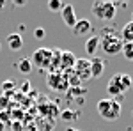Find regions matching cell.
I'll use <instances>...</instances> for the list:
<instances>
[{
    "label": "cell",
    "instance_id": "3957f363",
    "mask_svg": "<svg viewBox=\"0 0 133 131\" xmlns=\"http://www.w3.org/2000/svg\"><path fill=\"white\" fill-rule=\"evenodd\" d=\"M92 14L101 21H110L115 18V12H117V5L114 2H107V0H98L92 4Z\"/></svg>",
    "mask_w": 133,
    "mask_h": 131
},
{
    "label": "cell",
    "instance_id": "277c9868",
    "mask_svg": "<svg viewBox=\"0 0 133 131\" xmlns=\"http://www.w3.org/2000/svg\"><path fill=\"white\" fill-rule=\"evenodd\" d=\"M51 51L50 48H37V50L32 53V66L39 67V69H48L50 67V62H51Z\"/></svg>",
    "mask_w": 133,
    "mask_h": 131
},
{
    "label": "cell",
    "instance_id": "4fadbf2b",
    "mask_svg": "<svg viewBox=\"0 0 133 131\" xmlns=\"http://www.w3.org/2000/svg\"><path fill=\"white\" fill-rule=\"evenodd\" d=\"M7 46H9L12 51H18L21 50V46H23V39H21V36L20 34H9L7 36Z\"/></svg>",
    "mask_w": 133,
    "mask_h": 131
},
{
    "label": "cell",
    "instance_id": "4316f807",
    "mask_svg": "<svg viewBox=\"0 0 133 131\" xmlns=\"http://www.w3.org/2000/svg\"><path fill=\"white\" fill-rule=\"evenodd\" d=\"M131 21H133V20H131Z\"/></svg>",
    "mask_w": 133,
    "mask_h": 131
},
{
    "label": "cell",
    "instance_id": "8992f818",
    "mask_svg": "<svg viewBox=\"0 0 133 131\" xmlns=\"http://www.w3.org/2000/svg\"><path fill=\"white\" fill-rule=\"evenodd\" d=\"M73 73L78 76L80 81H87L91 78V60L89 59H76V64L73 67Z\"/></svg>",
    "mask_w": 133,
    "mask_h": 131
},
{
    "label": "cell",
    "instance_id": "52a82bcc",
    "mask_svg": "<svg viewBox=\"0 0 133 131\" xmlns=\"http://www.w3.org/2000/svg\"><path fill=\"white\" fill-rule=\"evenodd\" d=\"M107 92L112 96V99L115 98H119V96H123V87H121V78H119V74H114L112 78L108 80L107 83Z\"/></svg>",
    "mask_w": 133,
    "mask_h": 131
},
{
    "label": "cell",
    "instance_id": "30bf717a",
    "mask_svg": "<svg viewBox=\"0 0 133 131\" xmlns=\"http://www.w3.org/2000/svg\"><path fill=\"white\" fill-rule=\"evenodd\" d=\"M71 30L76 37H82V36L89 34V32L92 30V25H91L89 20H76V23H75V27H73Z\"/></svg>",
    "mask_w": 133,
    "mask_h": 131
},
{
    "label": "cell",
    "instance_id": "9c48e42d",
    "mask_svg": "<svg viewBox=\"0 0 133 131\" xmlns=\"http://www.w3.org/2000/svg\"><path fill=\"white\" fill-rule=\"evenodd\" d=\"M61 14H62V20L64 23L73 29L75 27V23H76V14H75V7H73L71 4H64V7L61 9Z\"/></svg>",
    "mask_w": 133,
    "mask_h": 131
},
{
    "label": "cell",
    "instance_id": "7a4b0ae2",
    "mask_svg": "<svg viewBox=\"0 0 133 131\" xmlns=\"http://www.w3.org/2000/svg\"><path fill=\"white\" fill-rule=\"evenodd\" d=\"M96 110L99 113V117L105 121H117L119 115H121V103H117L112 98H107V99H99L96 105Z\"/></svg>",
    "mask_w": 133,
    "mask_h": 131
},
{
    "label": "cell",
    "instance_id": "484cf974",
    "mask_svg": "<svg viewBox=\"0 0 133 131\" xmlns=\"http://www.w3.org/2000/svg\"><path fill=\"white\" fill-rule=\"evenodd\" d=\"M0 48H2V44H0Z\"/></svg>",
    "mask_w": 133,
    "mask_h": 131
},
{
    "label": "cell",
    "instance_id": "cb8c5ba5",
    "mask_svg": "<svg viewBox=\"0 0 133 131\" xmlns=\"http://www.w3.org/2000/svg\"><path fill=\"white\" fill-rule=\"evenodd\" d=\"M66 131H80V129H76V128H66Z\"/></svg>",
    "mask_w": 133,
    "mask_h": 131
},
{
    "label": "cell",
    "instance_id": "ba28073f",
    "mask_svg": "<svg viewBox=\"0 0 133 131\" xmlns=\"http://www.w3.org/2000/svg\"><path fill=\"white\" fill-rule=\"evenodd\" d=\"M75 64H76V57H75V53H71V51H62V55H61V67H59V71H61V73L71 71L73 67H75Z\"/></svg>",
    "mask_w": 133,
    "mask_h": 131
},
{
    "label": "cell",
    "instance_id": "5bb4252c",
    "mask_svg": "<svg viewBox=\"0 0 133 131\" xmlns=\"http://www.w3.org/2000/svg\"><path fill=\"white\" fill-rule=\"evenodd\" d=\"M32 67H34V66H32V62H30L29 57H23V59H20V60L16 62V69L20 71L21 74H29L32 71Z\"/></svg>",
    "mask_w": 133,
    "mask_h": 131
},
{
    "label": "cell",
    "instance_id": "9a60e30c",
    "mask_svg": "<svg viewBox=\"0 0 133 131\" xmlns=\"http://www.w3.org/2000/svg\"><path fill=\"white\" fill-rule=\"evenodd\" d=\"M121 39L124 43H133V21H128L121 29Z\"/></svg>",
    "mask_w": 133,
    "mask_h": 131
},
{
    "label": "cell",
    "instance_id": "7c38bea8",
    "mask_svg": "<svg viewBox=\"0 0 133 131\" xmlns=\"http://www.w3.org/2000/svg\"><path fill=\"white\" fill-rule=\"evenodd\" d=\"M98 48H99V36H91L89 39L85 41V53L89 57H94Z\"/></svg>",
    "mask_w": 133,
    "mask_h": 131
},
{
    "label": "cell",
    "instance_id": "e0dca14e",
    "mask_svg": "<svg viewBox=\"0 0 133 131\" xmlns=\"http://www.w3.org/2000/svg\"><path fill=\"white\" fill-rule=\"evenodd\" d=\"M124 55V59H128V60H133V43H124L123 44V51H121Z\"/></svg>",
    "mask_w": 133,
    "mask_h": 131
},
{
    "label": "cell",
    "instance_id": "d6986e66",
    "mask_svg": "<svg viewBox=\"0 0 133 131\" xmlns=\"http://www.w3.org/2000/svg\"><path fill=\"white\" fill-rule=\"evenodd\" d=\"M44 36H46V32H44V29L43 27H37V29H34V37L36 39H44Z\"/></svg>",
    "mask_w": 133,
    "mask_h": 131
},
{
    "label": "cell",
    "instance_id": "ffe728a7",
    "mask_svg": "<svg viewBox=\"0 0 133 131\" xmlns=\"http://www.w3.org/2000/svg\"><path fill=\"white\" fill-rule=\"evenodd\" d=\"M12 87H14V83H12V81H11V80L4 81V85H2V89H4V91H11Z\"/></svg>",
    "mask_w": 133,
    "mask_h": 131
},
{
    "label": "cell",
    "instance_id": "2e32d148",
    "mask_svg": "<svg viewBox=\"0 0 133 131\" xmlns=\"http://www.w3.org/2000/svg\"><path fill=\"white\" fill-rule=\"evenodd\" d=\"M119 78H121V87H123V92H126L130 87H131V83H133L131 76H130V74H124V73H121V74H119Z\"/></svg>",
    "mask_w": 133,
    "mask_h": 131
},
{
    "label": "cell",
    "instance_id": "8fae6325",
    "mask_svg": "<svg viewBox=\"0 0 133 131\" xmlns=\"http://www.w3.org/2000/svg\"><path fill=\"white\" fill-rule=\"evenodd\" d=\"M105 71V62L99 57H94L91 59V78H99Z\"/></svg>",
    "mask_w": 133,
    "mask_h": 131
},
{
    "label": "cell",
    "instance_id": "5b68a950",
    "mask_svg": "<svg viewBox=\"0 0 133 131\" xmlns=\"http://www.w3.org/2000/svg\"><path fill=\"white\" fill-rule=\"evenodd\" d=\"M48 85H50L51 91H57V92H66L69 89V83H68V78L66 74L57 71V73H50L48 74Z\"/></svg>",
    "mask_w": 133,
    "mask_h": 131
},
{
    "label": "cell",
    "instance_id": "7402d4cb",
    "mask_svg": "<svg viewBox=\"0 0 133 131\" xmlns=\"http://www.w3.org/2000/svg\"><path fill=\"white\" fill-rule=\"evenodd\" d=\"M12 4H14V5H16V7H23V5H25V4H27V2H25V0H14V2H12Z\"/></svg>",
    "mask_w": 133,
    "mask_h": 131
},
{
    "label": "cell",
    "instance_id": "44dd1931",
    "mask_svg": "<svg viewBox=\"0 0 133 131\" xmlns=\"http://www.w3.org/2000/svg\"><path fill=\"white\" fill-rule=\"evenodd\" d=\"M69 117H71V112H69V110H64V112H62V119H64V121H68Z\"/></svg>",
    "mask_w": 133,
    "mask_h": 131
},
{
    "label": "cell",
    "instance_id": "ac0fdd59",
    "mask_svg": "<svg viewBox=\"0 0 133 131\" xmlns=\"http://www.w3.org/2000/svg\"><path fill=\"white\" fill-rule=\"evenodd\" d=\"M62 7H64V4H62L61 0H50V2H48V9H50V11H53V12L61 11Z\"/></svg>",
    "mask_w": 133,
    "mask_h": 131
},
{
    "label": "cell",
    "instance_id": "6da1fadb",
    "mask_svg": "<svg viewBox=\"0 0 133 131\" xmlns=\"http://www.w3.org/2000/svg\"><path fill=\"white\" fill-rule=\"evenodd\" d=\"M99 44H101V50L107 55H117L123 51V44L124 41L121 39V36H117L110 27H105L99 36Z\"/></svg>",
    "mask_w": 133,
    "mask_h": 131
},
{
    "label": "cell",
    "instance_id": "603a6c76",
    "mask_svg": "<svg viewBox=\"0 0 133 131\" xmlns=\"http://www.w3.org/2000/svg\"><path fill=\"white\" fill-rule=\"evenodd\" d=\"M0 131H5V122L0 121Z\"/></svg>",
    "mask_w": 133,
    "mask_h": 131
},
{
    "label": "cell",
    "instance_id": "d4e9b609",
    "mask_svg": "<svg viewBox=\"0 0 133 131\" xmlns=\"http://www.w3.org/2000/svg\"><path fill=\"white\" fill-rule=\"evenodd\" d=\"M4 5H5V2H4V0H0V9H4Z\"/></svg>",
    "mask_w": 133,
    "mask_h": 131
}]
</instances>
